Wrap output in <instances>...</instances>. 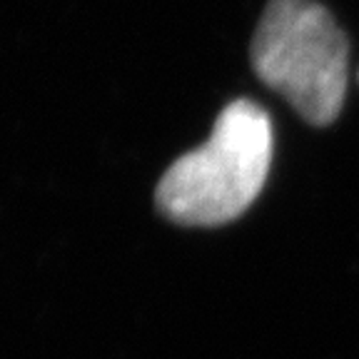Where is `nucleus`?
<instances>
[{"label":"nucleus","instance_id":"f03ea898","mask_svg":"<svg viewBox=\"0 0 359 359\" xmlns=\"http://www.w3.org/2000/svg\"><path fill=\"white\" fill-rule=\"evenodd\" d=\"M349 45L314 0H269L252 38V67L309 125H330L347 93Z\"/></svg>","mask_w":359,"mask_h":359},{"label":"nucleus","instance_id":"f257e3e1","mask_svg":"<svg viewBox=\"0 0 359 359\" xmlns=\"http://www.w3.org/2000/svg\"><path fill=\"white\" fill-rule=\"evenodd\" d=\"M275 152L269 115L252 100H232L205 145L177 157L157 185V210L187 227H217L262 192Z\"/></svg>","mask_w":359,"mask_h":359}]
</instances>
